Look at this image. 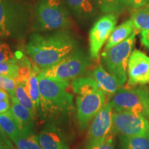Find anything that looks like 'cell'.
<instances>
[{"mask_svg":"<svg viewBox=\"0 0 149 149\" xmlns=\"http://www.w3.org/2000/svg\"><path fill=\"white\" fill-rule=\"evenodd\" d=\"M115 112H126L139 114L146 118V113L135 88H120L109 102Z\"/></svg>","mask_w":149,"mask_h":149,"instance_id":"30bf717a","label":"cell"},{"mask_svg":"<svg viewBox=\"0 0 149 149\" xmlns=\"http://www.w3.org/2000/svg\"><path fill=\"white\" fill-rule=\"evenodd\" d=\"M77 40L69 30H58L42 34L33 32L26 44V52L40 70L55 66L77 49Z\"/></svg>","mask_w":149,"mask_h":149,"instance_id":"6da1fadb","label":"cell"},{"mask_svg":"<svg viewBox=\"0 0 149 149\" xmlns=\"http://www.w3.org/2000/svg\"><path fill=\"white\" fill-rule=\"evenodd\" d=\"M122 149H149V135H121Z\"/></svg>","mask_w":149,"mask_h":149,"instance_id":"44dd1931","label":"cell"},{"mask_svg":"<svg viewBox=\"0 0 149 149\" xmlns=\"http://www.w3.org/2000/svg\"><path fill=\"white\" fill-rule=\"evenodd\" d=\"M30 4L20 0H0V37L23 40L32 26Z\"/></svg>","mask_w":149,"mask_h":149,"instance_id":"7a4b0ae2","label":"cell"},{"mask_svg":"<svg viewBox=\"0 0 149 149\" xmlns=\"http://www.w3.org/2000/svg\"><path fill=\"white\" fill-rule=\"evenodd\" d=\"M19 66L17 64L0 61V73L3 75L13 78L16 81L18 77Z\"/></svg>","mask_w":149,"mask_h":149,"instance_id":"4316f807","label":"cell"},{"mask_svg":"<svg viewBox=\"0 0 149 149\" xmlns=\"http://www.w3.org/2000/svg\"><path fill=\"white\" fill-rule=\"evenodd\" d=\"M113 127V108L107 102L98 112L89 128L86 145L104 140L111 133Z\"/></svg>","mask_w":149,"mask_h":149,"instance_id":"8fae6325","label":"cell"},{"mask_svg":"<svg viewBox=\"0 0 149 149\" xmlns=\"http://www.w3.org/2000/svg\"><path fill=\"white\" fill-rule=\"evenodd\" d=\"M106 95L101 89L94 92L78 95L77 97V120L81 130H85L89 123L104 107Z\"/></svg>","mask_w":149,"mask_h":149,"instance_id":"ba28073f","label":"cell"},{"mask_svg":"<svg viewBox=\"0 0 149 149\" xmlns=\"http://www.w3.org/2000/svg\"><path fill=\"white\" fill-rule=\"evenodd\" d=\"M134 31L136 33L149 30V6L133 10L131 14Z\"/></svg>","mask_w":149,"mask_h":149,"instance_id":"ffe728a7","label":"cell"},{"mask_svg":"<svg viewBox=\"0 0 149 149\" xmlns=\"http://www.w3.org/2000/svg\"><path fill=\"white\" fill-rule=\"evenodd\" d=\"M24 56L21 51L14 49L8 43L0 39V61L19 64Z\"/></svg>","mask_w":149,"mask_h":149,"instance_id":"d4e9b609","label":"cell"},{"mask_svg":"<svg viewBox=\"0 0 149 149\" xmlns=\"http://www.w3.org/2000/svg\"><path fill=\"white\" fill-rule=\"evenodd\" d=\"M10 108L11 105L9 100L0 101V114H3L10 111Z\"/></svg>","mask_w":149,"mask_h":149,"instance_id":"d6a6232c","label":"cell"},{"mask_svg":"<svg viewBox=\"0 0 149 149\" xmlns=\"http://www.w3.org/2000/svg\"><path fill=\"white\" fill-rule=\"evenodd\" d=\"M40 71V68L34 65L32 67V71L27 82L28 92H29L30 97L36 108L37 111L40 107V86H39L38 77H37Z\"/></svg>","mask_w":149,"mask_h":149,"instance_id":"d6986e66","label":"cell"},{"mask_svg":"<svg viewBox=\"0 0 149 149\" xmlns=\"http://www.w3.org/2000/svg\"><path fill=\"white\" fill-rule=\"evenodd\" d=\"M0 141L3 143L8 149H13V146L11 144V141L9 140L8 136L6 135L1 126H0Z\"/></svg>","mask_w":149,"mask_h":149,"instance_id":"1f68e13d","label":"cell"},{"mask_svg":"<svg viewBox=\"0 0 149 149\" xmlns=\"http://www.w3.org/2000/svg\"><path fill=\"white\" fill-rule=\"evenodd\" d=\"M93 79L104 94L111 97L122 87L116 78L104 69L102 65H98L93 70Z\"/></svg>","mask_w":149,"mask_h":149,"instance_id":"5bb4252c","label":"cell"},{"mask_svg":"<svg viewBox=\"0 0 149 149\" xmlns=\"http://www.w3.org/2000/svg\"><path fill=\"white\" fill-rule=\"evenodd\" d=\"M18 149H42L37 140V136L34 133H21L15 142Z\"/></svg>","mask_w":149,"mask_h":149,"instance_id":"484cf974","label":"cell"},{"mask_svg":"<svg viewBox=\"0 0 149 149\" xmlns=\"http://www.w3.org/2000/svg\"><path fill=\"white\" fill-rule=\"evenodd\" d=\"M147 1V6H149V0H146Z\"/></svg>","mask_w":149,"mask_h":149,"instance_id":"74e56055","label":"cell"},{"mask_svg":"<svg viewBox=\"0 0 149 149\" xmlns=\"http://www.w3.org/2000/svg\"><path fill=\"white\" fill-rule=\"evenodd\" d=\"M113 137L114 134L111 131V133L104 140L95 144L86 145V149H114Z\"/></svg>","mask_w":149,"mask_h":149,"instance_id":"f1b7e54d","label":"cell"},{"mask_svg":"<svg viewBox=\"0 0 149 149\" xmlns=\"http://www.w3.org/2000/svg\"><path fill=\"white\" fill-rule=\"evenodd\" d=\"M141 42L143 45L147 48H149V30L141 31Z\"/></svg>","mask_w":149,"mask_h":149,"instance_id":"836d02e7","label":"cell"},{"mask_svg":"<svg viewBox=\"0 0 149 149\" xmlns=\"http://www.w3.org/2000/svg\"><path fill=\"white\" fill-rule=\"evenodd\" d=\"M41 111L46 116H54L70 111L73 96L67 91L68 81L46 77L38 74Z\"/></svg>","mask_w":149,"mask_h":149,"instance_id":"3957f363","label":"cell"},{"mask_svg":"<svg viewBox=\"0 0 149 149\" xmlns=\"http://www.w3.org/2000/svg\"><path fill=\"white\" fill-rule=\"evenodd\" d=\"M9 96L10 95H9L7 91H6L2 88H0V101L9 100Z\"/></svg>","mask_w":149,"mask_h":149,"instance_id":"e575fe53","label":"cell"},{"mask_svg":"<svg viewBox=\"0 0 149 149\" xmlns=\"http://www.w3.org/2000/svg\"><path fill=\"white\" fill-rule=\"evenodd\" d=\"M11 102L12 105L10 111L18 123L21 133H33L34 128L33 120L35 115L29 109L22 106L17 100L15 97H11Z\"/></svg>","mask_w":149,"mask_h":149,"instance_id":"4fadbf2b","label":"cell"},{"mask_svg":"<svg viewBox=\"0 0 149 149\" xmlns=\"http://www.w3.org/2000/svg\"><path fill=\"white\" fill-rule=\"evenodd\" d=\"M134 30H135V28H134L131 19L126 20L121 25L118 26L115 28L111 35H110L104 51H108L114 47L115 46L127 40L128 37L133 34Z\"/></svg>","mask_w":149,"mask_h":149,"instance_id":"e0dca14e","label":"cell"},{"mask_svg":"<svg viewBox=\"0 0 149 149\" xmlns=\"http://www.w3.org/2000/svg\"><path fill=\"white\" fill-rule=\"evenodd\" d=\"M72 88L77 95H83L100 89L94 79L89 77L74 79L72 82Z\"/></svg>","mask_w":149,"mask_h":149,"instance_id":"603a6c76","label":"cell"},{"mask_svg":"<svg viewBox=\"0 0 149 149\" xmlns=\"http://www.w3.org/2000/svg\"><path fill=\"white\" fill-rule=\"evenodd\" d=\"M69 13L61 0H39L33 12V32L68 29L72 26Z\"/></svg>","mask_w":149,"mask_h":149,"instance_id":"277c9868","label":"cell"},{"mask_svg":"<svg viewBox=\"0 0 149 149\" xmlns=\"http://www.w3.org/2000/svg\"><path fill=\"white\" fill-rule=\"evenodd\" d=\"M37 136L42 149H69L64 138L54 130H44Z\"/></svg>","mask_w":149,"mask_h":149,"instance_id":"2e32d148","label":"cell"},{"mask_svg":"<svg viewBox=\"0 0 149 149\" xmlns=\"http://www.w3.org/2000/svg\"><path fill=\"white\" fill-rule=\"evenodd\" d=\"M127 7L132 10H136L147 6L146 0H125Z\"/></svg>","mask_w":149,"mask_h":149,"instance_id":"4dcf8cb0","label":"cell"},{"mask_svg":"<svg viewBox=\"0 0 149 149\" xmlns=\"http://www.w3.org/2000/svg\"><path fill=\"white\" fill-rule=\"evenodd\" d=\"M90 64V58L81 49H77L49 68L42 70L40 74L52 79L68 81L79 78Z\"/></svg>","mask_w":149,"mask_h":149,"instance_id":"8992f818","label":"cell"},{"mask_svg":"<svg viewBox=\"0 0 149 149\" xmlns=\"http://www.w3.org/2000/svg\"><path fill=\"white\" fill-rule=\"evenodd\" d=\"M113 133L126 136L149 135V121L143 115L126 112L113 113Z\"/></svg>","mask_w":149,"mask_h":149,"instance_id":"52a82bcc","label":"cell"},{"mask_svg":"<svg viewBox=\"0 0 149 149\" xmlns=\"http://www.w3.org/2000/svg\"><path fill=\"white\" fill-rule=\"evenodd\" d=\"M93 1L105 14H120L127 7L125 0H93Z\"/></svg>","mask_w":149,"mask_h":149,"instance_id":"7402d4cb","label":"cell"},{"mask_svg":"<svg viewBox=\"0 0 149 149\" xmlns=\"http://www.w3.org/2000/svg\"><path fill=\"white\" fill-rule=\"evenodd\" d=\"M117 22L115 14H106L94 24L89 33V47L91 59L98 57L102 46L109 40Z\"/></svg>","mask_w":149,"mask_h":149,"instance_id":"9c48e42d","label":"cell"},{"mask_svg":"<svg viewBox=\"0 0 149 149\" xmlns=\"http://www.w3.org/2000/svg\"><path fill=\"white\" fill-rule=\"evenodd\" d=\"M27 82L28 81L17 82L15 95L17 100L22 106H24V107L26 108L30 111L32 112L33 114L35 115L37 113V109L29 95Z\"/></svg>","mask_w":149,"mask_h":149,"instance_id":"cb8c5ba5","label":"cell"},{"mask_svg":"<svg viewBox=\"0 0 149 149\" xmlns=\"http://www.w3.org/2000/svg\"><path fill=\"white\" fill-rule=\"evenodd\" d=\"M16 85L17 81L13 78L3 75V74L0 75V88H2L7 91L10 98L15 97V92Z\"/></svg>","mask_w":149,"mask_h":149,"instance_id":"83f0119b","label":"cell"},{"mask_svg":"<svg viewBox=\"0 0 149 149\" xmlns=\"http://www.w3.org/2000/svg\"><path fill=\"white\" fill-rule=\"evenodd\" d=\"M1 73H0V75H1Z\"/></svg>","mask_w":149,"mask_h":149,"instance_id":"f35d334b","label":"cell"},{"mask_svg":"<svg viewBox=\"0 0 149 149\" xmlns=\"http://www.w3.org/2000/svg\"><path fill=\"white\" fill-rule=\"evenodd\" d=\"M20 1H23L24 3H26L28 4H31V3L35 2V1H38L39 0H20Z\"/></svg>","mask_w":149,"mask_h":149,"instance_id":"d590c367","label":"cell"},{"mask_svg":"<svg viewBox=\"0 0 149 149\" xmlns=\"http://www.w3.org/2000/svg\"><path fill=\"white\" fill-rule=\"evenodd\" d=\"M135 88L146 110V118L149 121V88L145 86H140Z\"/></svg>","mask_w":149,"mask_h":149,"instance_id":"f546056e","label":"cell"},{"mask_svg":"<svg viewBox=\"0 0 149 149\" xmlns=\"http://www.w3.org/2000/svg\"><path fill=\"white\" fill-rule=\"evenodd\" d=\"M0 126L11 141L15 143L21 135V130L15 117L10 110L0 114Z\"/></svg>","mask_w":149,"mask_h":149,"instance_id":"ac0fdd59","label":"cell"},{"mask_svg":"<svg viewBox=\"0 0 149 149\" xmlns=\"http://www.w3.org/2000/svg\"><path fill=\"white\" fill-rule=\"evenodd\" d=\"M70 12L78 19L88 20L95 15L93 0H64Z\"/></svg>","mask_w":149,"mask_h":149,"instance_id":"9a60e30c","label":"cell"},{"mask_svg":"<svg viewBox=\"0 0 149 149\" xmlns=\"http://www.w3.org/2000/svg\"><path fill=\"white\" fill-rule=\"evenodd\" d=\"M0 149H8V148H7V147L3 143H1V141H0Z\"/></svg>","mask_w":149,"mask_h":149,"instance_id":"8d00e7d4","label":"cell"},{"mask_svg":"<svg viewBox=\"0 0 149 149\" xmlns=\"http://www.w3.org/2000/svg\"><path fill=\"white\" fill-rule=\"evenodd\" d=\"M136 34L134 31L127 40L102 53V64L107 71L116 78L121 86L127 80L128 60L135 45Z\"/></svg>","mask_w":149,"mask_h":149,"instance_id":"5b68a950","label":"cell"},{"mask_svg":"<svg viewBox=\"0 0 149 149\" xmlns=\"http://www.w3.org/2000/svg\"><path fill=\"white\" fill-rule=\"evenodd\" d=\"M128 86L134 87L149 84V57L138 50L132 52L128 64Z\"/></svg>","mask_w":149,"mask_h":149,"instance_id":"7c38bea8","label":"cell"}]
</instances>
